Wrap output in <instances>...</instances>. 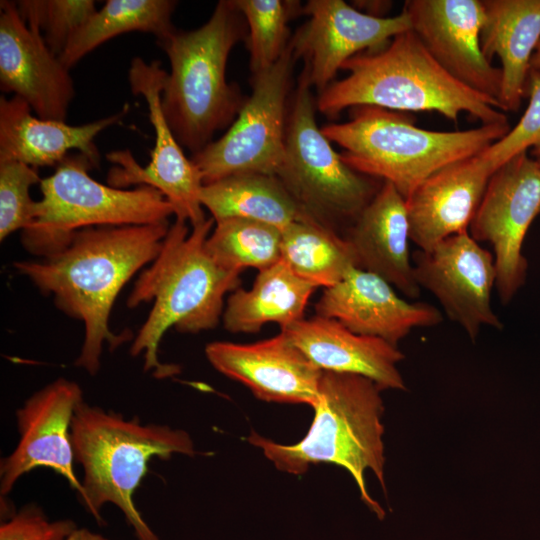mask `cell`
<instances>
[{
	"label": "cell",
	"instance_id": "cell-1",
	"mask_svg": "<svg viewBox=\"0 0 540 540\" xmlns=\"http://www.w3.org/2000/svg\"><path fill=\"white\" fill-rule=\"evenodd\" d=\"M169 221L147 225L97 226L75 232L58 252L14 262L15 270L58 310L84 325L75 366L95 375L103 348L119 347L131 338L110 328L113 305L130 279L159 254Z\"/></svg>",
	"mask_w": 540,
	"mask_h": 540
},
{
	"label": "cell",
	"instance_id": "cell-2",
	"mask_svg": "<svg viewBox=\"0 0 540 540\" xmlns=\"http://www.w3.org/2000/svg\"><path fill=\"white\" fill-rule=\"evenodd\" d=\"M175 219L157 257L139 274L127 306L152 303L133 338L130 354L144 356V370L156 378L178 373L175 365L159 361V344L168 329L197 334L215 328L224 311V297L240 284V272L221 267L209 254L206 240L215 221L208 218L189 229Z\"/></svg>",
	"mask_w": 540,
	"mask_h": 540
},
{
	"label": "cell",
	"instance_id": "cell-3",
	"mask_svg": "<svg viewBox=\"0 0 540 540\" xmlns=\"http://www.w3.org/2000/svg\"><path fill=\"white\" fill-rule=\"evenodd\" d=\"M341 69L348 75L332 82L315 100L316 108L329 118L346 108L375 106L437 112L455 123L463 112L481 125L508 122L497 102L447 73L411 29L379 49L353 56Z\"/></svg>",
	"mask_w": 540,
	"mask_h": 540
},
{
	"label": "cell",
	"instance_id": "cell-4",
	"mask_svg": "<svg viewBox=\"0 0 540 540\" xmlns=\"http://www.w3.org/2000/svg\"><path fill=\"white\" fill-rule=\"evenodd\" d=\"M246 25L233 0H221L199 28L175 29L157 40L170 63L162 111L178 143L192 155L232 124L244 104L236 85L226 80V66Z\"/></svg>",
	"mask_w": 540,
	"mask_h": 540
},
{
	"label": "cell",
	"instance_id": "cell-5",
	"mask_svg": "<svg viewBox=\"0 0 540 540\" xmlns=\"http://www.w3.org/2000/svg\"><path fill=\"white\" fill-rule=\"evenodd\" d=\"M381 391L362 375L323 371L314 419L303 439L284 445L252 431L247 440L285 473L301 475L319 463L343 467L355 480L363 502L383 518L384 511L369 495L364 479L365 471H372L385 491Z\"/></svg>",
	"mask_w": 540,
	"mask_h": 540
},
{
	"label": "cell",
	"instance_id": "cell-6",
	"mask_svg": "<svg viewBox=\"0 0 540 540\" xmlns=\"http://www.w3.org/2000/svg\"><path fill=\"white\" fill-rule=\"evenodd\" d=\"M74 459L83 469L82 502L98 522L106 503L117 506L138 540H159L136 508L133 496L151 458L193 456L190 435L163 424H142L138 417L81 402L71 424Z\"/></svg>",
	"mask_w": 540,
	"mask_h": 540
},
{
	"label": "cell",
	"instance_id": "cell-7",
	"mask_svg": "<svg viewBox=\"0 0 540 540\" xmlns=\"http://www.w3.org/2000/svg\"><path fill=\"white\" fill-rule=\"evenodd\" d=\"M509 122L463 131L417 127L408 115L375 106L351 109V119L321 127L344 149L343 161L355 171L392 183L405 200L440 169L476 156L504 137Z\"/></svg>",
	"mask_w": 540,
	"mask_h": 540
},
{
	"label": "cell",
	"instance_id": "cell-8",
	"mask_svg": "<svg viewBox=\"0 0 540 540\" xmlns=\"http://www.w3.org/2000/svg\"><path fill=\"white\" fill-rule=\"evenodd\" d=\"M95 168L77 152L68 154L54 173L40 182L32 224L21 231L23 247L37 258L63 249L73 234L97 226L147 225L168 222L174 208L156 188L104 185L89 175Z\"/></svg>",
	"mask_w": 540,
	"mask_h": 540
},
{
	"label": "cell",
	"instance_id": "cell-9",
	"mask_svg": "<svg viewBox=\"0 0 540 540\" xmlns=\"http://www.w3.org/2000/svg\"><path fill=\"white\" fill-rule=\"evenodd\" d=\"M311 87L299 77L289 102L285 153L276 177L302 211L334 230L353 220L377 193L371 177L348 166L315 121Z\"/></svg>",
	"mask_w": 540,
	"mask_h": 540
},
{
	"label": "cell",
	"instance_id": "cell-10",
	"mask_svg": "<svg viewBox=\"0 0 540 540\" xmlns=\"http://www.w3.org/2000/svg\"><path fill=\"white\" fill-rule=\"evenodd\" d=\"M296 60L290 40L275 64L253 75L252 93L227 132L191 155L203 185L242 173L276 176L285 153L288 97Z\"/></svg>",
	"mask_w": 540,
	"mask_h": 540
},
{
	"label": "cell",
	"instance_id": "cell-11",
	"mask_svg": "<svg viewBox=\"0 0 540 540\" xmlns=\"http://www.w3.org/2000/svg\"><path fill=\"white\" fill-rule=\"evenodd\" d=\"M167 74L158 60L150 63L140 57L131 60L128 70L130 89L147 103L149 120L155 131V146L145 167L138 164L128 149L107 154V160L114 164L107 174V183L123 189L133 185L156 188L173 206L175 219L184 220L192 227L206 220L200 202L203 183L162 111L161 94Z\"/></svg>",
	"mask_w": 540,
	"mask_h": 540
},
{
	"label": "cell",
	"instance_id": "cell-12",
	"mask_svg": "<svg viewBox=\"0 0 540 540\" xmlns=\"http://www.w3.org/2000/svg\"><path fill=\"white\" fill-rule=\"evenodd\" d=\"M540 214V165L527 152L503 163L491 176L468 232L493 248L495 288L508 304L525 284L528 261L523 243Z\"/></svg>",
	"mask_w": 540,
	"mask_h": 540
},
{
	"label": "cell",
	"instance_id": "cell-13",
	"mask_svg": "<svg viewBox=\"0 0 540 540\" xmlns=\"http://www.w3.org/2000/svg\"><path fill=\"white\" fill-rule=\"evenodd\" d=\"M302 12L309 19L291 37V44L296 59L304 62L300 78L319 93L347 60L411 29L405 10L393 17H375L343 0H310Z\"/></svg>",
	"mask_w": 540,
	"mask_h": 540
},
{
	"label": "cell",
	"instance_id": "cell-14",
	"mask_svg": "<svg viewBox=\"0 0 540 540\" xmlns=\"http://www.w3.org/2000/svg\"><path fill=\"white\" fill-rule=\"evenodd\" d=\"M412 258L420 288L437 298L449 319L471 340L483 326L503 328L491 305L496 284L493 253L481 247L468 230L442 240L429 251L419 249Z\"/></svg>",
	"mask_w": 540,
	"mask_h": 540
},
{
	"label": "cell",
	"instance_id": "cell-15",
	"mask_svg": "<svg viewBox=\"0 0 540 540\" xmlns=\"http://www.w3.org/2000/svg\"><path fill=\"white\" fill-rule=\"evenodd\" d=\"M83 402L80 386L58 378L31 395L16 411L19 439L15 449L0 464V494L6 496L24 474L47 467L63 476L80 495L81 481L75 475L71 424Z\"/></svg>",
	"mask_w": 540,
	"mask_h": 540
},
{
	"label": "cell",
	"instance_id": "cell-16",
	"mask_svg": "<svg viewBox=\"0 0 540 540\" xmlns=\"http://www.w3.org/2000/svg\"><path fill=\"white\" fill-rule=\"evenodd\" d=\"M403 10L434 60L453 78L499 104L501 70L481 49L483 0H408ZM501 110V109H500Z\"/></svg>",
	"mask_w": 540,
	"mask_h": 540
},
{
	"label": "cell",
	"instance_id": "cell-17",
	"mask_svg": "<svg viewBox=\"0 0 540 540\" xmlns=\"http://www.w3.org/2000/svg\"><path fill=\"white\" fill-rule=\"evenodd\" d=\"M0 88L23 99L37 117L63 122L75 96L69 69L8 0L0 2Z\"/></svg>",
	"mask_w": 540,
	"mask_h": 540
},
{
	"label": "cell",
	"instance_id": "cell-18",
	"mask_svg": "<svg viewBox=\"0 0 540 540\" xmlns=\"http://www.w3.org/2000/svg\"><path fill=\"white\" fill-rule=\"evenodd\" d=\"M205 355L218 372L260 400L312 408L317 402L323 371L281 331L251 344L214 341L206 345Z\"/></svg>",
	"mask_w": 540,
	"mask_h": 540
},
{
	"label": "cell",
	"instance_id": "cell-19",
	"mask_svg": "<svg viewBox=\"0 0 540 540\" xmlns=\"http://www.w3.org/2000/svg\"><path fill=\"white\" fill-rule=\"evenodd\" d=\"M315 311L316 315L339 321L354 333L381 338L395 346L414 328L437 326L443 320L434 305L409 302L390 283L360 268L325 288Z\"/></svg>",
	"mask_w": 540,
	"mask_h": 540
},
{
	"label": "cell",
	"instance_id": "cell-20",
	"mask_svg": "<svg viewBox=\"0 0 540 540\" xmlns=\"http://www.w3.org/2000/svg\"><path fill=\"white\" fill-rule=\"evenodd\" d=\"M496 170L480 154L452 163L424 180L406 199L410 239L429 251L468 230Z\"/></svg>",
	"mask_w": 540,
	"mask_h": 540
},
{
	"label": "cell",
	"instance_id": "cell-21",
	"mask_svg": "<svg viewBox=\"0 0 540 540\" xmlns=\"http://www.w3.org/2000/svg\"><path fill=\"white\" fill-rule=\"evenodd\" d=\"M319 369L371 379L381 390H405L397 364L403 353L381 338L352 332L339 321L319 315L281 329Z\"/></svg>",
	"mask_w": 540,
	"mask_h": 540
},
{
	"label": "cell",
	"instance_id": "cell-22",
	"mask_svg": "<svg viewBox=\"0 0 540 540\" xmlns=\"http://www.w3.org/2000/svg\"><path fill=\"white\" fill-rule=\"evenodd\" d=\"M31 111L28 103L17 96L0 97V160H15L34 168L57 166L70 150H77L98 167L100 153L94 140L103 130L120 122L129 105L82 125L41 119Z\"/></svg>",
	"mask_w": 540,
	"mask_h": 540
},
{
	"label": "cell",
	"instance_id": "cell-23",
	"mask_svg": "<svg viewBox=\"0 0 540 540\" xmlns=\"http://www.w3.org/2000/svg\"><path fill=\"white\" fill-rule=\"evenodd\" d=\"M346 238L358 268L381 277L409 298L420 296L409 249L406 200L392 183L383 182Z\"/></svg>",
	"mask_w": 540,
	"mask_h": 540
},
{
	"label": "cell",
	"instance_id": "cell-24",
	"mask_svg": "<svg viewBox=\"0 0 540 540\" xmlns=\"http://www.w3.org/2000/svg\"><path fill=\"white\" fill-rule=\"evenodd\" d=\"M481 49L501 62L500 109L516 112L527 96L531 60L540 42V0H483Z\"/></svg>",
	"mask_w": 540,
	"mask_h": 540
},
{
	"label": "cell",
	"instance_id": "cell-25",
	"mask_svg": "<svg viewBox=\"0 0 540 540\" xmlns=\"http://www.w3.org/2000/svg\"><path fill=\"white\" fill-rule=\"evenodd\" d=\"M316 288L281 260L259 271L250 289L232 291L224 307L223 326L234 334H255L269 322L286 328L304 318Z\"/></svg>",
	"mask_w": 540,
	"mask_h": 540
},
{
	"label": "cell",
	"instance_id": "cell-26",
	"mask_svg": "<svg viewBox=\"0 0 540 540\" xmlns=\"http://www.w3.org/2000/svg\"><path fill=\"white\" fill-rule=\"evenodd\" d=\"M200 202L215 222L244 218L283 231L294 222L314 221L274 175L242 173L205 184L200 192Z\"/></svg>",
	"mask_w": 540,
	"mask_h": 540
},
{
	"label": "cell",
	"instance_id": "cell-27",
	"mask_svg": "<svg viewBox=\"0 0 540 540\" xmlns=\"http://www.w3.org/2000/svg\"><path fill=\"white\" fill-rule=\"evenodd\" d=\"M172 0H108L72 36L59 56L70 70L83 57L106 41L123 33H151L160 40L176 28Z\"/></svg>",
	"mask_w": 540,
	"mask_h": 540
},
{
	"label": "cell",
	"instance_id": "cell-28",
	"mask_svg": "<svg viewBox=\"0 0 540 540\" xmlns=\"http://www.w3.org/2000/svg\"><path fill=\"white\" fill-rule=\"evenodd\" d=\"M281 260L301 279L324 288L358 268L349 240L312 220L294 222L282 231Z\"/></svg>",
	"mask_w": 540,
	"mask_h": 540
},
{
	"label": "cell",
	"instance_id": "cell-29",
	"mask_svg": "<svg viewBox=\"0 0 540 540\" xmlns=\"http://www.w3.org/2000/svg\"><path fill=\"white\" fill-rule=\"evenodd\" d=\"M212 258L223 268L259 271L281 261L282 230L256 220L228 218L215 222L206 240Z\"/></svg>",
	"mask_w": 540,
	"mask_h": 540
},
{
	"label": "cell",
	"instance_id": "cell-30",
	"mask_svg": "<svg viewBox=\"0 0 540 540\" xmlns=\"http://www.w3.org/2000/svg\"><path fill=\"white\" fill-rule=\"evenodd\" d=\"M245 18L247 48L252 74L270 68L281 57L291 40L288 23L301 13L299 1L233 0Z\"/></svg>",
	"mask_w": 540,
	"mask_h": 540
},
{
	"label": "cell",
	"instance_id": "cell-31",
	"mask_svg": "<svg viewBox=\"0 0 540 540\" xmlns=\"http://www.w3.org/2000/svg\"><path fill=\"white\" fill-rule=\"evenodd\" d=\"M16 4L25 23L40 30L47 46L58 57L97 11L93 0H21Z\"/></svg>",
	"mask_w": 540,
	"mask_h": 540
},
{
	"label": "cell",
	"instance_id": "cell-32",
	"mask_svg": "<svg viewBox=\"0 0 540 540\" xmlns=\"http://www.w3.org/2000/svg\"><path fill=\"white\" fill-rule=\"evenodd\" d=\"M41 182L37 168L15 160H0V240L28 228L36 201L30 189Z\"/></svg>",
	"mask_w": 540,
	"mask_h": 540
},
{
	"label": "cell",
	"instance_id": "cell-33",
	"mask_svg": "<svg viewBox=\"0 0 540 540\" xmlns=\"http://www.w3.org/2000/svg\"><path fill=\"white\" fill-rule=\"evenodd\" d=\"M527 96L528 106L518 123L480 153L495 170L519 153L540 149V72L530 71Z\"/></svg>",
	"mask_w": 540,
	"mask_h": 540
},
{
	"label": "cell",
	"instance_id": "cell-34",
	"mask_svg": "<svg viewBox=\"0 0 540 540\" xmlns=\"http://www.w3.org/2000/svg\"><path fill=\"white\" fill-rule=\"evenodd\" d=\"M76 528L71 519L50 520L29 504L1 524L0 540H66Z\"/></svg>",
	"mask_w": 540,
	"mask_h": 540
},
{
	"label": "cell",
	"instance_id": "cell-35",
	"mask_svg": "<svg viewBox=\"0 0 540 540\" xmlns=\"http://www.w3.org/2000/svg\"><path fill=\"white\" fill-rule=\"evenodd\" d=\"M390 5V2L385 1H358L356 2L355 6L361 8L360 11L365 14L375 17H383L382 12L384 13L387 11Z\"/></svg>",
	"mask_w": 540,
	"mask_h": 540
},
{
	"label": "cell",
	"instance_id": "cell-36",
	"mask_svg": "<svg viewBox=\"0 0 540 540\" xmlns=\"http://www.w3.org/2000/svg\"><path fill=\"white\" fill-rule=\"evenodd\" d=\"M66 540H108L102 535L92 532L87 528H76Z\"/></svg>",
	"mask_w": 540,
	"mask_h": 540
},
{
	"label": "cell",
	"instance_id": "cell-37",
	"mask_svg": "<svg viewBox=\"0 0 540 540\" xmlns=\"http://www.w3.org/2000/svg\"><path fill=\"white\" fill-rule=\"evenodd\" d=\"M531 70L540 72V42L533 54L532 60H531Z\"/></svg>",
	"mask_w": 540,
	"mask_h": 540
},
{
	"label": "cell",
	"instance_id": "cell-38",
	"mask_svg": "<svg viewBox=\"0 0 540 540\" xmlns=\"http://www.w3.org/2000/svg\"><path fill=\"white\" fill-rule=\"evenodd\" d=\"M531 156L539 163L540 165V149L531 150Z\"/></svg>",
	"mask_w": 540,
	"mask_h": 540
}]
</instances>
